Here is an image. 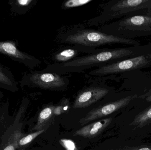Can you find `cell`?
<instances>
[{"instance_id":"cell-7","label":"cell","mask_w":151,"mask_h":150,"mask_svg":"<svg viewBox=\"0 0 151 150\" xmlns=\"http://www.w3.org/2000/svg\"><path fill=\"white\" fill-rule=\"evenodd\" d=\"M29 81L35 86L51 90H65L70 84L67 77L42 70L31 74Z\"/></svg>"},{"instance_id":"cell-6","label":"cell","mask_w":151,"mask_h":150,"mask_svg":"<svg viewBox=\"0 0 151 150\" xmlns=\"http://www.w3.org/2000/svg\"><path fill=\"white\" fill-rule=\"evenodd\" d=\"M80 91L76 98L73 108H84L105 97L111 88L103 82H95Z\"/></svg>"},{"instance_id":"cell-11","label":"cell","mask_w":151,"mask_h":150,"mask_svg":"<svg viewBox=\"0 0 151 150\" xmlns=\"http://www.w3.org/2000/svg\"><path fill=\"white\" fill-rule=\"evenodd\" d=\"M111 120V118H107L91 123L76 131L73 136L85 137H94L103 131L110 124Z\"/></svg>"},{"instance_id":"cell-1","label":"cell","mask_w":151,"mask_h":150,"mask_svg":"<svg viewBox=\"0 0 151 150\" xmlns=\"http://www.w3.org/2000/svg\"><path fill=\"white\" fill-rule=\"evenodd\" d=\"M61 43L83 47L92 50L100 49V47L114 44L137 45L139 41L116 37L88 28L84 24L74 25L61 32L58 36Z\"/></svg>"},{"instance_id":"cell-21","label":"cell","mask_w":151,"mask_h":150,"mask_svg":"<svg viewBox=\"0 0 151 150\" xmlns=\"http://www.w3.org/2000/svg\"></svg>"},{"instance_id":"cell-8","label":"cell","mask_w":151,"mask_h":150,"mask_svg":"<svg viewBox=\"0 0 151 150\" xmlns=\"http://www.w3.org/2000/svg\"><path fill=\"white\" fill-rule=\"evenodd\" d=\"M137 97V95L127 96L95 108L90 112L85 117L82 118L80 120V123L83 126L91 121L109 115L125 107Z\"/></svg>"},{"instance_id":"cell-10","label":"cell","mask_w":151,"mask_h":150,"mask_svg":"<svg viewBox=\"0 0 151 150\" xmlns=\"http://www.w3.org/2000/svg\"><path fill=\"white\" fill-rule=\"evenodd\" d=\"M0 53L28 62L32 67L38 66L41 63L40 60L19 51L12 42H0Z\"/></svg>"},{"instance_id":"cell-19","label":"cell","mask_w":151,"mask_h":150,"mask_svg":"<svg viewBox=\"0 0 151 150\" xmlns=\"http://www.w3.org/2000/svg\"><path fill=\"white\" fill-rule=\"evenodd\" d=\"M17 2L21 6H27L33 3L34 1L32 0H18Z\"/></svg>"},{"instance_id":"cell-5","label":"cell","mask_w":151,"mask_h":150,"mask_svg":"<svg viewBox=\"0 0 151 150\" xmlns=\"http://www.w3.org/2000/svg\"><path fill=\"white\" fill-rule=\"evenodd\" d=\"M151 65V54L140 55L96 68L89 72L90 75L103 77L116 75Z\"/></svg>"},{"instance_id":"cell-2","label":"cell","mask_w":151,"mask_h":150,"mask_svg":"<svg viewBox=\"0 0 151 150\" xmlns=\"http://www.w3.org/2000/svg\"><path fill=\"white\" fill-rule=\"evenodd\" d=\"M133 53V51L128 48H106L101 52L81 56L68 62L50 64L42 70L61 75L69 73H81L114 63Z\"/></svg>"},{"instance_id":"cell-16","label":"cell","mask_w":151,"mask_h":150,"mask_svg":"<svg viewBox=\"0 0 151 150\" xmlns=\"http://www.w3.org/2000/svg\"><path fill=\"white\" fill-rule=\"evenodd\" d=\"M44 129L40 130L35 133L30 134L27 136H24L23 138H21L19 141V145L20 146H24L28 144L29 143L32 142L34 139H35L38 136L40 135L44 132Z\"/></svg>"},{"instance_id":"cell-14","label":"cell","mask_w":151,"mask_h":150,"mask_svg":"<svg viewBox=\"0 0 151 150\" xmlns=\"http://www.w3.org/2000/svg\"><path fill=\"white\" fill-rule=\"evenodd\" d=\"M92 0H68L62 3L63 9H68L86 5L92 1Z\"/></svg>"},{"instance_id":"cell-13","label":"cell","mask_w":151,"mask_h":150,"mask_svg":"<svg viewBox=\"0 0 151 150\" xmlns=\"http://www.w3.org/2000/svg\"><path fill=\"white\" fill-rule=\"evenodd\" d=\"M151 122V105L138 114L130 123L133 127L142 128Z\"/></svg>"},{"instance_id":"cell-18","label":"cell","mask_w":151,"mask_h":150,"mask_svg":"<svg viewBox=\"0 0 151 150\" xmlns=\"http://www.w3.org/2000/svg\"><path fill=\"white\" fill-rule=\"evenodd\" d=\"M0 82L4 84L11 85L12 84L11 81L7 76L0 70Z\"/></svg>"},{"instance_id":"cell-3","label":"cell","mask_w":151,"mask_h":150,"mask_svg":"<svg viewBox=\"0 0 151 150\" xmlns=\"http://www.w3.org/2000/svg\"><path fill=\"white\" fill-rule=\"evenodd\" d=\"M151 11V0H112L103 4L100 14L85 21V25L99 27L134 11Z\"/></svg>"},{"instance_id":"cell-15","label":"cell","mask_w":151,"mask_h":150,"mask_svg":"<svg viewBox=\"0 0 151 150\" xmlns=\"http://www.w3.org/2000/svg\"><path fill=\"white\" fill-rule=\"evenodd\" d=\"M54 107H53L50 106V107H47L44 108L42 110L40 115H39V119H38V126L43 123V122L47 120L52 114L53 109Z\"/></svg>"},{"instance_id":"cell-9","label":"cell","mask_w":151,"mask_h":150,"mask_svg":"<svg viewBox=\"0 0 151 150\" xmlns=\"http://www.w3.org/2000/svg\"><path fill=\"white\" fill-rule=\"evenodd\" d=\"M106 48H100L96 50H92L83 47L72 45L68 48L60 50L55 53L52 57V60L55 63H67L75 60L83 53L91 54L101 52Z\"/></svg>"},{"instance_id":"cell-20","label":"cell","mask_w":151,"mask_h":150,"mask_svg":"<svg viewBox=\"0 0 151 150\" xmlns=\"http://www.w3.org/2000/svg\"><path fill=\"white\" fill-rule=\"evenodd\" d=\"M140 98L142 99H145L147 102H151V89L147 93L141 96Z\"/></svg>"},{"instance_id":"cell-17","label":"cell","mask_w":151,"mask_h":150,"mask_svg":"<svg viewBox=\"0 0 151 150\" xmlns=\"http://www.w3.org/2000/svg\"><path fill=\"white\" fill-rule=\"evenodd\" d=\"M62 143L64 146L69 150H75L76 149L75 145L73 142L70 140L63 139L61 140Z\"/></svg>"},{"instance_id":"cell-12","label":"cell","mask_w":151,"mask_h":150,"mask_svg":"<svg viewBox=\"0 0 151 150\" xmlns=\"http://www.w3.org/2000/svg\"><path fill=\"white\" fill-rule=\"evenodd\" d=\"M6 134L7 136L0 145V150H16L22 135L21 129L17 127L14 128Z\"/></svg>"},{"instance_id":"cell-4","label":"cell","mask_w":151,"mask_h":150,"mask_svg":"<svg viewBox=\"0 0 151 150\" xmlns=\"http://www.w3.org/2000/svg\"><path fill=\"white\" fill-rule=\"evenodd\" d=\"M97 30L108 35L128 39L134 33L151 32V11L125 16L98 27Z\"/></svg>"}]
</instances>
